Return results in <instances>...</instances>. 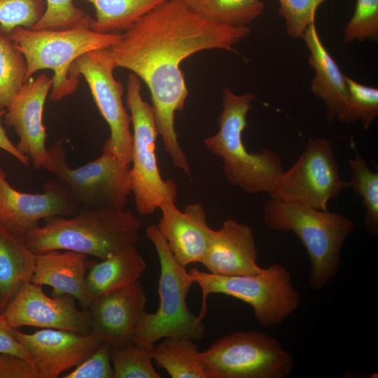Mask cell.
<instances>
[{
    "mask_svg": "<svg viewBox=\"0 0 378 378\" xmlns=\"http://www.w3.org/2000/svg\"><path fill=\"white\" fill-rule=\"evenodd\" d=\"M251 32L246 27L214 23L191 10L183 0H167L126 30L103 50L114 68L132 71L148 87L158 135L174 166L191 171L175 130V113L188 95L182 61L198 52L234 46Z\"/></svg>",
    "mask_w": 378,
    "mask_h": 378,
    "instance_id": "6da1fadb",
    "label": "cell"
},
{
    "mask_svg": "<svg viewBox=\"0 0 378 378\" xmlns=\"http://www.w3.org/2000/svg\"><path fill=\"white\" fill-rule=\"evenodd\" d=\"M42 225L24 235L28 247L36 254L52 250H67L100 260L139 241L140 219L122 209L80 206L71 216H51Z\"/></svg>",
    "mask_w": 378,
    "mask_h": 378,
    "instance_id": "7a4b0ae2",
    "label": "cell"
},
{
    "mask_svg": "<svg viewBox=\"0 0 378 378\" xmlns=\"http://www.w3.org/2000/svg\"><path fill=\"white\" fill-rule=\"evenodd\" d=\"M92 20L86 13L78 22L66 29L36 30L18 27L8 35L25 59L26 80L41 70L52 71L50 100L59 102L76 90L80 79L71 77L69 71L77 58L118 41L120 34L93 31L90 27Z\"/></svg>",
    "mask_w": 378,
    "mask_h": 378,
    "instance_id": "3957f363",
    "label": "cell"
},
{
    "mask_svg": "<svg viewBox=\"0 0 378 378\" xmlns=\"http://www.w3.org/2000/svg\"><path fill=\"white\" fill-rule=\"evenodd\" d=\"M263 219L273 231L291 232L302 241L311 261L309 286L323 290L337 276L343 244L354 229L344 215L270 197Z\"/></svg>",
    "mask_w": 378,
    "mask_h": 378,
    "instance_id": "277c9868",
    "label": "cell"
},
{
    "mask_svg": "<svg viewBox=\"0 0 378 378\" xmlns=\"http://www.w3.org/2000/svg\"><path fill=\"white\" fill-rule=\"evenodd\" d=\"M255 99L251 93L238 95L224 88L219 130L204 143L211 153L221 158L223 174L230 184L248 194L269 193L284 172L281 157L270 149L248 152L242 139L247 114Z\"/></svg>",
    "mask_w": 378,
    "mask_h": 378,
    "instance_id": "5b68a950",
    "label": "cell"
},
{
    "mask_svg": "<svg viewBox=\"0 0 378 378\" xmlns=\"http://www.w3.org/2000/svg\"><path fill=\"white\" fill-rule=\"evenodd\" d=\"M146 234L153 244L160 262V303L155 312L143 314L134 331L133 342L153 348L156 342L166 337L200 341L204 335L205 326L187 305L186 298L193 282L186 267L176 259L157 225H148Z\"/></svg>",
    "mask_w": 378,
    "mask_h": 378,
    "instance_id": "8992f818",
    "label": "cell"
},
{
    "mask_svg": "<svg viewBox=\"0 0 378 378\" xmlns=\"http://www.w3.org/2000/svg\"><path fill=\"white\" fill-rule=\"evenodd\" d=\"M188 272L192 282L202 290V303L197 316L202 321L207 314V298L212 293L226 295L249 304L256 321L263 328L281 323L300 303L301 297L293 284L291 274L279 263H274L253 275H220L197 267Z\"/></svg>",
    "mask_w": 378,
    "mask_h": 378,
    "instance_id": "52a82bcc",
    "label": "cell"
},
{
    "mask_svg": "<svg viewBox=\"0 0 378 378\" xmlns=\"http://www.w3.org/2000/svg\"><path fill=\"white\" fill-rule=\"evenodd\" d=\"M64 140L48 149L42 167L68 189L80 206L125 209L131 190V163L103 149L97 159L71 168L66 161Z\"/></svg>",
    "mask_w": 378,
    "mask_h": 378,
    "instance_id": "ba28073f",
    "label": "cell"
},
{
    "mask_svg": "<svg viewBox=\"0 0 378 378\" xmlns=\"http://www.w3.org/2000/svg\"><path fill=\"white\" fill-rule=\"evenodd\" d=\"M141 80L134 74L127 80L126 104L133 127L131 152V190L141 215H149L163 202H175L177 187L160 174L156 157L158 135L153 109L141 96Z\"/></svg>",
    "mask_w": 378,
    "mask_h": 378,
    "instance_id": "9c48e42d",
    "label": "cell"
},
{
    "mask_svg": "<svg viewBox=\"0 0 378 378\" xmlns=\"http://www.w3.org/2000/svg\"><path fill=\"white\" fill-rule=\"evenodd\" d=\"M207 378H284L294 368L292 354L265 332L238 330L200 352Z\"/></svg>",
    "mask_w": 378,
    "mask_h": 378,
    "instance_id": "30bf717a",
    "label": "cell"
},
{
    "mask_svg": "<svg viewBox=\"0 0 378 378\" xmlns=\"http://www.w3.org/2000/svg\"><path fill=\"white\" fill-rule=\"evenodd\" d=\"M347 182L340 176L333 148L326 138H309L295 164L284 171L271 189L270 197L326 210Z\"/></svg>",
    "mask_w": 378,
    "mask_h": 378,
    "instance_id": "8fae6325",
    "label": "cell"
},
{
    "mask_svg": "<svg viewBox=\"0 0 378 378\" xmlns=\"http://www.w3.org/2000/svg\"><path fill=\"white\" fill-rule=\"evenodd\" d=\"M115 68L103 49L88 52L70 66L69 76L83 77L93 100L110 130L102 148L131 163V116L124 106L122 84L113 75Z\"/></svg>",
    "mask_w": 378,
    "mask_h": 378,
    "instance_id": "7c38bea8",
    "label": "cell"
},
{
    "mask_svg": "<svg viewBox=\"0 0 378 378\" xmlns=\"http://www.w3.org/2000/svg\"><path fill=\"white\" fill-rule=\"evenodd\" d=\"M75 301L69 295L48 296L41 286L29 281L20 287L0 315L10 328L31 326L90 334V312L77 308Z\"/></svg>",
    "mask_w": 378,
    "mask_h": 378,
    "instance_id": "4fadbf2b",
    "label": "cell"
},
{
    "mask_svg": "<svg viewBox=\"0 0 378 378\" xmlns=\"http://www.w3.org/2000/svg\"><path fill=\"white\" fill-rule=\"evenodd\" d=\"M79 208L68 189L57 179L46 182L41 192H23L10 186L0 166V224L15 234L24 238L41 220L71 216Z\"/></svg>",
    "mask_w": 378,
    "mask_h": 378,
    "instance_id": "5bb4252c",
    "label": "cell"
},
{
    "mask_svg": "<svg viewBox=\"0 0 378 378\" xmlns=\"http://www.w3.org/2000/svg\"><path fill=\"white\" fill-rule=\"evenodd\" d=\"M13 334L29 354L39 378H57L88 358L104 341L94 332L78 334L42 328L24 333L13 328Z\"/></svg>",
    "mask_w": 378,
    "mask_h": 378,
    "instance_id": "9a60e30c",
    "label": "cell"
},
{
    "mask_svg": "<svg viewBox=\"0 0 378 378\" xmlns=\"http://www.w3.org/2000/svg\"><path fill=\"white\" fill-rule=\"evenodd\" d=\"M51 88L52 79L46 74L29 78L6 108L3 117L4 124L13 127L18 136L16 148L28 158L34 169L42 168L48 155L43 117Z\"/></svg>",
    "mask_w": 378,
    "mask_h": 378,
    "instance_id": "2e32d148",
    "label": "cell"
},
{
    "mask_svg": "<svg viewBox=\"0 0 378 378\" xmlns=\"http://www.w3.org/2000/svg\"><path fill=\"white\" fill-rule=\"evenodd\" d=\"M146 303V293L139 281L93 298L88 307L92 332L111 347L133 342Z\"/></svg>",
    "mask_w": 378,
    "mask_h": 378,
    "instance_id": "e0dca14e",
    "label": "cell"
},
{
    "mask_svg": "<svg viewBox=\"0 0 378 378\" xmlns=\"http://www.w3.org/2000/svg\"><path fill=\"white\" fill-rule=\"evenodd\" d=\"M162 216L157 227L176 259L183 265L201 262L213 230L200 203L188 204L180 211L174 202L160 205Z\"/></svg>",
    "mask_w": 378,
    "mask_h": 378,
    "instance_id": "ac0fdd59",
    "label": "cell"
},
{
    "mask_svg": "<svg viewBox=\"0 0 378 378\" xmlns=\"http://www.w3.org/2000/svg\"><path fill=\"white\" fill-rule=\"evenodd\" d=\"M258 251L253 230L247 225L228 219L213 230L201 263L209 272L220 275H253L265 268L257 262Z\"/></svg>",
    "mask_w": 378,
    "mask_h": 378,
    "instance_id": "d6986e66",
    "label": "cell"
},
{
    "mask_svg": "<svg viewBox=\"0 0 378 378\" xmlns=\"http://www.w3.org/2000/svg\"><path fill=\"white\" fill-rule=\"evenodd\" d=\"M88 255L72 251L52 250L37 253L30 281L52 288V296L69 295L82 308L92 300L86 285Z\"/></svg>",
    "mask_w": 378,
    "mask_h": 378,
    "instance_id": "ffe728a7",
    "label": "cell"
},
{
    "mask_svg": "<svg viewBox=\"0 0 378 378\" xmlns=\"http://www.w3.org/2000/svg\"><path fill=\"white\" fill-rule=\"evenodd\" d=\"M302 38L309 50V62L314 71L312 92L325 104L329 122L336 117L343 122L349 102L346 76L322 43L315 22L308 27Z\"/></svg>",
    "mask_w": 378,
    "mask_h": 378,
    "instance_id": "44dd1931",
    "label": "cell"
},
{
    "mask_svg": "<svg viewBox=\"0 0 378 378\" xmlns=\"http://www.w3.org/2000/svg\"><path fill=\"white\" fill-rule=\"evenodd\" d=\"M146 264L136 244L124 247L99 262L88 261L86 285L94 298L139 281Z\"/></svg>",
    "mask_w": 378,
    "mask_h": 378,
    "instance_id": "7402d4cb",
    "label": "cell"
},
{
    "mask_svg": "<svg viewBox=\"0 0 378 378\" xmlns=\"http://www.w3.org/2000/svg\"><path fill=\"white\" fill-rule=\"evenodd\" d=\"M36 257L24 238L0 224V313L20 287L30 281Z\"/></svg>",
    "mask_w": 378,
    "mask_h": 378,
    "instance_id": "603a6c76",
    "label": "cell"
},
{
    "mask_svg": "<svg viewBox=\"0 0 378 378\" xmlns=\"http://www.w3.org/2000/svg\"><path fill=\"white\" fill-rule=\"evenodd\" d=\"M91 4L95 18L90 27L102 34L124 31L167 0H74Z\"/></svg>",
    "mask_w": 378,
    "mask_h": 378,
    "instance_id": "cb8c5ba5",
    "label": "cell"
},
{
    "mask_svg": "<svg viewBox=\"0 0 378 378\" xmlns=\"http://www.w3.org/2000/svg\"><path fill=\"white\" fill-rule=\"evenodd\" d=\"M153 360L172 378H207L200 351L186 337H166L152 350Z\"/></svg>",
    "mask_w": 378,
    "mask_h": 378,
    "instance_id": "d4e9b609",
    "label": "cell"
},
{
    "mask_svg": "<svg viewBox=\"0 0 378 378\" xmlns=\"http://www.w3.org/2000/svg\"><path fill=\"white\" fill-rule=\"evenodd\" d=\"M187 6L202 18L214 23L246 27L263 12L262 0H183Z\"/></svg>",
    "mask_w": 378,
    "mask_h": 378,
    "instance_id": "484cf974",
    "label": "cell"
},
{
    "mask_svg": "<svg viewBox=\"0 0 378 378\" xmlns=\"http://www.w3.org/2000/svg\"><path fill=\"white\" fill-rule=\"evenodd\" d=\"M356 153L349 160L351 178L347 186L362 197L365 209L364 220L366 230L372 235L378 234V172H373L354 145Z\"/></svg>",
    "mask_w": 378,
    "mask_h": 378,
    "instance_id": "4316f807",
    "label": "cell"
},
{
    "mask_svg": "<svg viewBox=\"0 0 378 378\" xmlns=\"http://www.w3.org/2000/svg\"><path fill=\"white\" fill-rule=\"evenodd\" d=\"M22 53L7 34L0 31V110H6L26 80Z\"/></svg>",
    "mask_w": 378,
    "mask_h": 378,
    "instance_id": "83f0119b",
    "label": "cell"
},
{
    "mask_svg": "<svg viewBox=\"0 0 378 378\" xmlns=\"http://www.w3.org/2000/svg\"><path fill=\"white\" fill-rule=\"evenodd\" d=\"M152 350L134 342L111 347L114 378H160L153 365Z\"/></svg>",
    "mask_w": 378,
    "mask_h": 378,
    "instance_id": "f1b7e54d",
    "label": "cell"
},
{
    "mask_svg": "<svg viewBox=\"0 0 378 378\" xmlns=\"http://www.w3.org/2000/svg\"><path fill=\"white\" fill-rule=\"evenodd\" d=\"M345 79L349 102L343 122L349 124L360 120L366 130L378 115V89L363 85L346 76Z\"/></svg>",
    "mask_w": 378,
    "mask_h": 378,
    "instance_id": "f546056e",
    "label": "cell"
},
{
    "mask_svg": "<svg viewBox=\"0 0 378 378\" xmlns=\"http://www.w3.org/2000/svg\"><path fill=\"white\" fill-rule=\"evenodd\" d=\"M45 9V0H0V31L8 35L18 27L32 29Z\"/></svg>",
    "mask_w": 378,
    "mask_h": 378,
    "instance_id": "4dcf8cb0",
    "label": "cell"
},
{
    "mask_svg": "<svg viewBox=\"0 0 378 378\" xmlns=\"http://www.w3.org/2000/svg\"><path fill=\"white\" fill-rule=\"evenodd\" d=\"M366 39H378V0H356L354 13L344 29L345 43Z\"/></svg>",
    "mask_w": 378,
    "mask_h": 378,
    "instance_id": "1f68e13d",
    "label": "cell"
},
{
    "mask_svg": "<svg viewBox=\"0 0 378 378\" xmlns=\"http://www.w3.org/2000/svg\"><path fill=\"white\" fill-rule=\"evenodd\" d=\"M326 0H278L279 13L286 24L287 34L302 38L308 27L315 22L316 11Z\"/></svg>",
    "mask_w": 378,
    "mask_h": 378,
    "instance_id": "d6a6232c",
    "label": "cell"
},
{
    "mask_svg": "<svg viewBox=\"0 0 378 378\" xmlns=\"http://www.w3.org/2000/svg\"><path fill=\"white\" fill-rule=\"evenodd\" d=\"M46 9L33 29H63L78 22L85 13L76 6L74 0H45Z\"/></svg>",
    "mask_w": 378,
    "mask_h": 378,
    "instance_id": "836d02e7",
    "label": "cell"
},
{
    "mask_svg": "<svg viewBox=\"0 0 378 378\" xmlns=\"http://www.w3.org/2000/svg\"><path fill=\"white\" fill-rule=\"evenodd\" d=\"M111 346L103 342L88 358L62 378H114Z\"/></svg>",
    "mask_w": 378,
    "mask_h": 378,
    "instance_id": "e575fe53",
    "label": "cell"
},
{
    "mask_svg": "<svg viewBox=\"0 0 378 378\" xmlns=\"http://www.w3.org/2000/svg\"><path fill=\"white\" fill-rule=\"evenodd\" d=\"M0 378H39L34 365L18 356L0 352Z\"/></svg>",
    "mask_w": 378,
    "mask_h": 378,
    "instance_id": "d590c367",
    "label": "cell"
},
{
    "mask_svg": "<svg viewBox=\"0 0 378 378\" xmlns=\"http://www.w3.org/2000/svg\"><path fill=\"white\" fill-rule=\"evenodd\" d=\"M0 352L22 357L29 362L31 360L13 334V328L8 326L0 315ZM33 364V363H32Z\"/></svg>",
    "mask_w": 378,
    "mask_h": 378,
    "instance_id": "8d00e7d4",
    "label": "cell"
},
{
    "mask_svg": "<svg viewBox=\"0 0 378 378\" xmlns=\"http://www.w3.org/2000/svg\"><path fill=\"white\" fill-rule=\"evenodd\" d=\"M6 110H0V150H3L15 158L18 162L25 167L30 164L27 157L20 153L15 145L10 140L6 134V132L2 125V118Z\"/></svg>",
    "mask_w": 378,
    "mask_h": 378,
    "instance_id": "74e56055",
    "label": "cell"
}]
</instances>
